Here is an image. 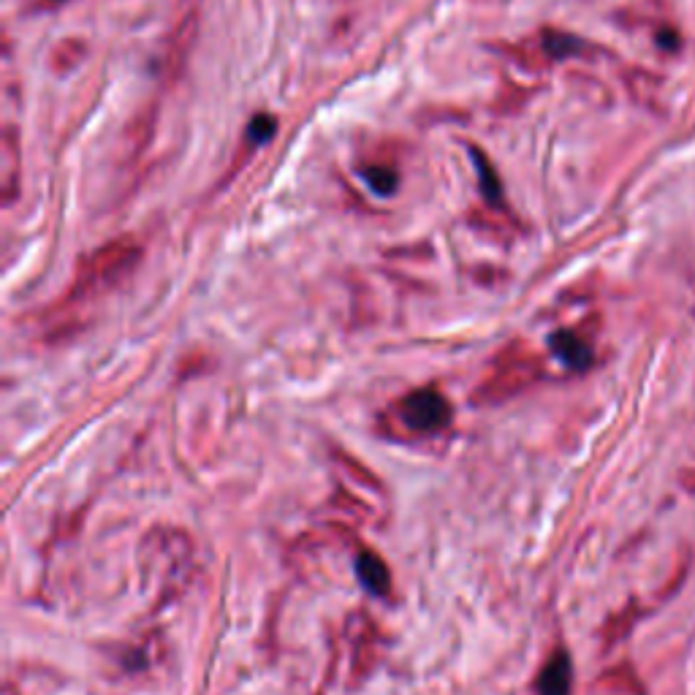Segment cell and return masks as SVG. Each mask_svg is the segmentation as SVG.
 Masks as SVG:
<instances>
[{
  "label": "cell",
  "instance_id": "6",
  "mask_svg": "<svg viewBox=\"0 0 695 695\" xmlns=\"http://www.w3.org/2000/svg\"><path fill=\"white\" fill-rule=\"evenodd\" d=\"M573 665L567 652H554L538 674V695H571Z\"/></svg>",
  "mask_w": 695,
  "mask_h": 695
},
{
  "label": "cell",
  "instance_id": "4",
  "mask_svg": "<svg viewBox=\"0 0 695 695\" xmlns=\"http://www.w3.org/2000/svg\"><path fill=\"white\" fill-rule=\"evenodd\" d=\"M399 421L413 434H434L445 430L451 421L449 399L434 389H416L402 397L397 408Z\"/></svg>",
  "mask_w": 695,
  "mask_h": 695
},
{
  "label": "cell",
  "instance_id": "2",
  "mask_svg": "<svg viewBox=\"0 0 695 695\" xmlns=\"http://www.w3.org/2000/svg\"><path fill=\"white\" fill-rule=\"evenodd\" d=\"M543 375V362L532 348L525 343L508 345L506 351L497 353L492 362L489 373H486L484 384L478 386L476 399L484 405L506 402V399L517 397L536 386Z\"/></svg>",
  "mask_w": 695,
  "mask_h": 695
},
{
  "label": "cell",
  "instance_id": "10",
  "mask_svg": "<svg viewBox=\"0 0 695 695\" xmlns=\"http://www.w3.org/2000/svg\"><path fill=\"white\" fill-rule=\"evenodd\" d=\"M473 161H476L478 166V174H481V190H484V199L489 201L492 207H503V185L500 179H497L495 169H492L489 158H486L481 150H473Z\"/></svg>",
  "mask_w": 695,
  "mask_h": 695
},
{
  "label": "cell",
  "instance_id": "12",
  "mask_svg": "<svg viewBox=\"0 0 695 695\" xmlns=\"http://www.w3.org/2000/svg\"><path fill=\"white\" fill-rule=\"evenodd\" d=\"M543 49H547L552 57H571V55H576V52H582L584 46L578 38L567 36V33L547 31L543 33Z\"/></svg>",
  "mask_w": 695,
  "mask_h": 695
},
{
  "label": "cell",
  "instance_id": "11",
  "mask_svg": "<svg viewBox=\"0 0 695 695\" xmlns=\"http://www.w3.org/2000/svg\"><path fill=\"white\" fill-rule=\"evenodd\" d=\"M364 179H367L369 190L378 196H391L399 183L397 172L391 166H369V169H364Z\"/></svg>",
  "mask_w": 695,
  "mask_h": 695
},
{
  "label": "cell",
  "instance_id": "1",
  "mask_svg": "<svg viewBox=\"0 0 695 695\" xmlns=\"http://www.w3.org/2000/svg\"><path fill=\"white\" fill-rule=\"evenodd\" d=\"M139 261H142V247L129 236L107 242V245H101L90 256L79 261L77 277H74V286L68 288L66 302H90V299L101 297V294H109L136 269Z\"/></svg>",
  "mask_w": 695,
  "mask_h": 695
},
{
  "label": "cell",
  "instance_id": "7",
  "mask_svg": "<svg viewBox=\"0 0 695 695\" xmlns=\"http://www.w3.org/2000/svg\"><path fill=\"white\" fill-rule=\"evenodd\" d=\"M549 345L558 353L560 362L567 364L571 369H576V373H582V369H587L589 364H593V348H589L587 340L578 338L576 332H567V329L554 332Z\"/></svg>",
  "mask_w": 695,
  "mask_h": 695
},
{
  "label": "cell",
  "instance_id": "13",
  "mask_svg": "<svg viewBox=\"0 0 695 695\" xmlns=\"http://www.w3.org/2000/svg\"><path fill=\"white\" fill-rule=\"evenodd\" d=\"M275 129H277V123L272 114H256V118H253V123L247 125V139H251L253 144H264L266 139H272Z\"/></svg>",
  "mask_w": 695,
  "mask_h": 695
},
{
  "label": "cell",
  "instance_id": "8",
  "mask_svg": "<svg viewBox=\"0 0 695 695\" xmlns=\"http://www.w3.org/2000/svg\"><path fill=\"white\" fill-rule=\"evenodd\" d=\"M356 576L364 584V589H369L378 598H386L391 589V573L386 567L384 560L375 552H362L356 558Z\"/></svg>",
  "mask_w": 695,
  "mask_h": 695
},
{
  "label": "cell",
  "instance_id": "9",
  "mask_svg": "<svg viewBox=\"0 0 695 695\" xmlns=\"http://www.w3.org/2000/svg\"><path fill=\"white\" fill-rule=\"evenodd\" d=\"M0 147H3V153H0V158H3V166H0V172H3V196L5 201H11L16 190V174H20V142H16L14 129L3 131V144Z\"/></svg>",
  "mask_w": 695,
  "mask_h": 695
},
{
  "label": "cell",
  "instance_id": "3",
  "mask_svg": "<svg viewBox=\"0 0 695 695\" xmlns=\"http://www.w3.org/2000/svg\"><path fill=\"white\" fill-rule=\"evenodd\" d=\"M142 573L153 578L158 593H172L174 584L188 578L190 560H194V543L183 530H150L142 549Z\"/></svg>",
  "mask_w": 695,
  "mask_h": 695
},
{
  "label": "cell",
  "instance_id": "5",
  "mask_svg": "<svg viewBox=\"0 0 695 695\" xmlns=\"http://www.w3.org/2000/svg\"><path fill=\"white\" fill-rule=\"evenodd\" d=\"M589 695H647L644 682L633 671V665L619 663L606 669L589 687Z\"/></svg>",
  "mask_w": 695,
  "mask_h": 695
}]
</instances>
